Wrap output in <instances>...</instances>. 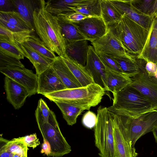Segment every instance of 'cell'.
I'll use <instances>...</instances> for the list:
<instances>
[{
    "instance_id": "cell-7",
    "label": "cell",
    "mask_w": 157,
    "mask_h": 157,
    "mask_svg": "<svg viewBox=\"0 0 157 157\" xmlns=\"http://www.w3.org/2000/svg\"><path fill=\"white\" fill-rule=\"evenodd\" d=\"M122 116L133 147H135L136 141L140 137L152 132L157 125V110L146 113L135 118Z\"/></svg>"
},
{
    "instance_id": "cell-24",
    "label": "cell",
    "mask_w": 157,
    "mask_h": 157,
    "mask_svg": "<svg viewBox=\"0 0 157 157\" xmlns=\"http://www.w3.org/2000/svg\"><path fill=\"white\" fill-rule=\"evenodd\" d=\"M20 46L24 52V57L28 58L34 67L37 75L51 67L53 60L44 57L22 44Z\"/></svg>"
},
{
    "instance_id": "cell-26",
    "label": "cell",
    "mask_w": 157,
    "mask_h": 157,
    "mask_svg": "<svg viewBox=\"0 0 157 157\" xmlns=\"http://www.w3.org/2000/svg\"><path fill=\"white\" fill-rule=\"evenodd\" d=\"M57 17L61 32L65 41L88 40L73 22L67 20L61 15Z\"/></svg>"
},
{
    "instance_id": "cell-40",
    "label": "cell",
    "mask_w": 157,
    "mask_h": 157,
    "mask_svg": "<svg viewBox=\"0 0 157 157\" xmlns=\"http://www.w3.org/2000/svg\"><path fill=\"white\" fill-rule=\"evenodd\" d=\"M21 138L28 147H32L33 149L40 144V141L36 133L26 135Z\"/></svg>"
},
{
    "instance_id": "cell-11",
    "label": "cell",
    "mask_w": 157,
    "mask_h": 157,
    "mask_svg": "<svg viewBox=\"0 0 157 157\" xmlns=\"http://www.w3.org/2000/svg\"><path fill=\"white\" fill-rule=\"evenodd\" d=\"M97 54L115 56L126 54L125 48L110 26L108 27L106 33L102 37L92 42Z\"/></svg>"
},
{
    "instance_id": "cell-19",
    "label": "cell",
    "mask_w": 157,
    "mask_h": 157,
    "mask_svg": "<svg viewBox=\"0 0 157 157\" xmlns=\"http://www.w3.org/2000/svg\"><path fill=\"white\" fill-rule=\"evenodd\" d=\"M138 57L157 64V17L153 18L146 43Z\"/></svg>"
},
{
    "instance_id": "cell-49",
    "label": "cell",
    "mask_w": 157,
    "mask_h": 157,
    "mask_svg": "<svg viewBox=\"0 0 157 157\" xmlns=\"http://www.w3.org/2000/svg\"><path fill=\"white\" fill-rule=\"evenodd\" d=\"M100 157H101V156H100Z\"/></svg>"
},
{
    "instance_id": "cell-46",
    "label": "cell",
    "mask_w": 157,
    "mask_h": 157,
    "mask_svg": "<svg viewBox=\"0 0 157 157\" xmlns=\"http://www.w3.org/2000/svg\"><path fill=\"white\" fill-rule=\"evenodd\" d=\"M13 154L0 145V157H13Z\"/></svg>"
},
{
    "instance_id": "cell-44",
    "label": "cell",
    "mask_w": 157,
    "mask_h": 157,
    "mask_svg": "<svg viewBox=\"0 0 157 157\" xmlns=\"http://www.w3.org/2000/svg\"><path fill=\"white\" fill-rule=\"evenodd\" d=\"M41 152L44 153L48 156H51V150L50 144L45 140L43 139V142L41 146Z\"/></svg>"
},
{
    "instance_id": "cell-18",
    "label": "cell",
    "mask_w": 157,
    "mask_h": 157,
    "mask_svg": "<svg viewBox=\"0 0 157 157\" xmlns=\"http://www.w3.org/2000/svg\"><path fill=\"white\" fill-rule=\"evenodd\" d=\"M119 66L124 75L131 78L140 71L147 62L138 56L127 53L117 56H110Z\"/></svg>"
},
{
    "instance_id": "cell-17",
    "label": "cell",
    "mask_w": 157,
    "mask_h": 157,
    "mask_svg": "<svg viewBox=\"0 0 157 157\" xmlns=\"http://www.w3.org/2000/svg\"><path fill=\"white\" fill-rule=\"evenodd\" d=\"M4 87L7 101L16 109L21 108L27 97H29L25 87L6 76L4 78Z\"/></svg>"
},
{
    "instance_id": "cell-15",
    "label": "cell",
    "mask_w": 157,
    "mask_h": 157,
    "mask_svg": "<svg viewBox=\"0 0 157 157\" xmlns=\"http://www.w3.org/2000/svg\"><path fill=\"white\" fill-rule=\"evenodd\" d=\"M109 0L122 16L127 17L149 31L153 18L135 9L130 0Z\"/></svg>"
},
{
    "instance_id": "cell-13",
    "label": "cell",
    "mask_w": 157,
    "mask_h": 157,
    "mask_svg": "<svg viewBox=\"0 0 157 157\" xmlns=\"http://www.w3.org/2000/svg\"><path fill=\"white\" fill-rule=\"evenodd\" d=\"M81 33L91 42L103 36L108 27L101 17H89L73 22Z\"/></svg>"
},
{
    "instance_id": "cell-39",
    "label": "cell",
    "mask_w": 157,
    "mask_h": 157,
    "mask_svg": "<svg viewBox=\"0 0 157 157\" xmlns=\"http://www.w3.org/2000/svg\"><path fill=\"white\" fill-rule=\"evenodd\" d=\"M0 40L18 44L16 41L14 34L10 31L0 25Z\"/></svg>"
},
{
    "instance_id": "cell-20",
    "label": "cell",
    "mask_w": 157,
    "mask_h": 157,
    "mask_svg": "<svg viewBox=\"0 0 157 157\" xmlns=\"http://www.w3.org/2000/svg\"><path fill=\"white\" fill-rule=\"evenodd\" d=\"M88 40H65L66 55L70 59L85 66L89 46Z\"/></svg>"
},
{
    "instance_id": "cell-31",
    "label": "cell",
    "mask_w": 157,
    "mask_h": 157,
    "mask_svg": "<svg viewBox=\"0 0 157 157\" xmlns=\"http://www.w3.org/2000/svg\"><path fill=\"white\" fill-rule=\"evenodd\" d=\"M22 44L46 58L54 61L58 57L40 39L34 35L31 34Z\"/></svg>"
},
{
    "instance_id": "cell-35",
    "label": "cell",
    "mask_w": 157,
    "mask_h": 157,
    "mask_svg": "<svg viewBox=\"0 0 157 157\" xmlns=\"http://www.w3.org/2000/svg\"><path fill=\"white\" fill-rule=\"evenodd\" d=\"M99 56L108 71L123 74L118 63L110 56L104 54Z\"/></svg>"
},
{
    "instance_id": "cell-22",
    "label": "cell",
    "mask_w": 157,
    "mask_h": 157,
    "mask_svg": "<svg viewBox=\"0 0 157 157\" xmlns=\"http://www.w3.org/2000/svg\"><path fill=\"white\" fill-rule=\"evenodd\" d=\"M60 57L82 86L95 83L92 77L85 66L70 59L66 55Z\"/></svg>"
},
{
    "instance_id": "cell-16",
    "label": "cell",
    "mask_w": 157,
    "mask_h": 157,
    "mask_svg": "<svg viewBox=\"0 0 157 157\" xmlns=\"http://www.w3.org/2000/svg\"><path fill=\"white\" fill-rule=\"evenodd\" d=\"M66 89L51 67L38 75L37 94L44 95Z\"/></svg>"
},
{
    "instance_id": "cell-10",
    "label": "cell",
    "mask_w": 157,
    "mask_h": 157,
    "mask_svg": "<svg viewBox=\"0 0 157 157\" xmlns=\"http://www.w3.org/2000/svg\"><path fill=\"white\" fill-rule=\"evenodd\" d=\"M0 72L25 87L30 97L37 93L38 75L25 67H0Z\"/></svg>"
},
{
    "instance_id": "cell-5",
    "label": "cell",
    "mask_w": 157,
    "mask_h": 157,
    "mask_svg": "<svg viewBox=\"0 0 157 157\" xmlns=\"http://www.w3.org/2000/svg\"><path fill=\"white\" fill-rule=\"evenodd\" d=\"M94 127L95 144L101 157H115L112 113L106 107L100 106L97 111Z\"/></svg>"
},
{
    "instance_id": "cell-38",
    "label": "cell",
    "mask_w": 157,
    "mask_h": 157,
    "mask_svg": "<svg viewBox=\"0 0 157 157\" xmlns=\"http://www.w3.org/2000/svg\"><path fill=\"white\" fill-rule=\"evenodd\" d=\"M97 121V116L93 112L89 110L83 115L82 120L83 125L89 128L94 127Z\"/></svg>"
},
{
    "instance_id": "cell-9",
    "label": "cell",
    "mask_w": 157,
    "mask_h": 157,
    "mask_svg": "<svg viewBox=\"0 0 157 157\" xmlns=\"http://www.w3.org/2000/svg\"><path fill=\"white\" fill-rule=\"evenodd\" d=\"M0 25L11 31L19 44H23L35 31L16 11H0Z\"/></svg>"
},
{
    "instance_id": "cell-6",
    "label": "cell",
    "mask_w": 157,
    "mask_h": 157,
    "mask_svg": "<svg viewBox=\"0 0 157 157\" xmlns=\"http://www.w3.org/2000/svg\"><path fill=\"white\" fill-rule=\"evenodd\" d=\"M111 113L115 157H136L138 154L131 145L123 116Z\"/></svg>"
},
{
    "instance_id": "cell-29",
    "label": "cell",
    "mask_w": 157,
    "mask_h": 157,
    "mask_svg": "<svg viewBox=\"0 0 157 157\" xmlns=\"http://www.w3.org/2000/svg\"><path fill=\"white\" fill-rule=\"evenodd\" d=\"M131 78L122 73L108 71L106 91L113 94L121 91L131 83Z\"/></svg>"
},
{
    "instance_id": "cell-25",
    "label": "cell",
    "mask_w": 157,
    "mask_h": 157,
    "mask_svg": "<svg viewBox=\"0 0 157 157\" xmlns=\"http://www.w3.org/2000/svg\"><path fill=\"white\" fill-rule=\"evenodd\" d=\"M54 102L61 110L63 118L67 124L72 126L75 124L78 116L86 110H89V107L77 105L69 103L60 101Z\"/></svg>"
},
{
    "instance_id": "cell-14",
    "label": "cell",
    "mask_w": 157,
    "mask_h": 157,
    "mask_svg": "<svg viewBox=\"0 0 157 157\" xmlns=\"http://www.w3.org/2000/svg\"><path fill=\"white\" fill-rule=\"evenodd\" d=\"M85 67L96 83L106 91L108 71L97 54L93 46L89 45Z\"/></svg>"
},
{
    "instance_id": "cell-1",
    "label": "cell",
    "mask_w": 157,
    "mask_h": 157,
    "mask_svg": "<svg viewBox=\"0 0 157 157\" xmlns=\"http://www.w3.org/2000/svg\"><path fill=\"white\" fill-rule=\"evenodd\" d=\"M40 6L33 13L34 26L40 39L52 51L58 56L66 55L65 44L58 23L57 17L48 12L45 1L40 0Z\"/></svg>"
},
{
    "instance_id": "cell-48",
    "label": "cell",
    "mask_w": 157,
    "mask_h": 157,
    "mask_svg": "<svg viewBox=\"0 0 157 157\" xmlns=\"http://www.w3.org/2000/svg\"><path fill=\"white\" fill-rule=\"evenodd\" d=\"M152 132L155 139V142L157 143V125L153 128Z\"/></svg>"
},
{
    "instance_id": "cell-42",
    "label": "cell",
    "mask_w": 157,
    "mask_h": 157,
    "mask_svg": "<svg viewBox=\"0 0 157 157\" xmlns=\"http://www.w3.org/2000/svg\"><path fill=\"white\" fill-rule=\"evenodd\" d=\"M0 11L8 12L16 11L12 0H0Z\"/></svg>"
},
{
    "instance_id": "cell-37",
    "label": "cell",
    "mask_w": 157,
    "mask_h": 157,
    "mask_svg": "<svg viewBox=\"0 0 157 157\" xmlns=\"http://www.w3.org/2000/svg\"><path fill=\"white\" fill-rule=\"evenodd\" d=\"M154 0H132L130 1L131 5L134 7L142 13L147 14Z\"/></svg>"
},
{
    "instance_id": "cell-41",
    "label": "cell",
    "mask_w": 157,
    "mask_h": 157,
    "mask_svg": "<svg viewBox=\"0 0 157 157\" xmlns=\"http://www.w3.org/2000/svg\"><path fill=\"white\" fill-rule=\"evenodd\" d=\"M60 15H62L66 19L72 22H78L85 18L89 17L83 14L75 11Z\"/></svg>"
},
{
    "instance_id": "cell-30",
    "label": "cell",
    "mask_w": 157,
    "mask_h": 157,
    "mask_svg": "<svg viewBox=\"0 0 157 157\" xmlns=\"http://www.w3.org/2000/svg\"><path fill=\"white\" fill-rule=\"evenodd\" d=\"M71 9L89 17H101V0H82Z\"/></svg>"
},
{
    "instance_id": "cell-4",
    "label": "cell",
    "mask_w": 157,
    "mask_h": 157,
    "mask_svg": "<svg viewBox=\"0 0 157 157\" xmlns=\"http://www.w3.org/2000/svg\"><path fill=\"white\" fill-rule=\"evenodd\" d=\"M110 27L127 53L137 56L141 53L149 31L125 16L118 23Z\"/></svg>"
},
{
    "instance_id": "cell-47",
    "label": "cell",
    "mask_w": 157,
    "mask_h": 157,
    "mask_svg": "<svg viewBox=\"0 0 157 157\" xmlns=\"http://www.w3.org/2000/svg\"><path fill=\"white\" fill-rule=\"evenodd\" d=\"M149 76L152 81L157 84V67L155 72L152 75Z\"/></svg>"
},
{
    "instance_id": "cell-36",
    "label": "cell",
    "mask_w": 157,
    "mask_h": 157,
    "mask_svg": "<svg viewBox=\"0 0 157 157\" xmlns=\"http://www.w3.org/2000/svg\"><path fill=\"white\" fill-rule=\"evenodd\" d=\"M25 67L20 60L7 56L0 52V67Z\"/></svg>"
},
{
    "instance_id": "cell-27",
    "label": "cell",
    "mask_w": 157,
    "mask_h": 157,
    "mask_svg": "<svg viewBox=\"0 0 157 157\" xmlns=\"http://www.w3.org/2000/svg\"><path fill=\"white\" fill-rule=\"evenodd\" d=\"M82 0H48L45 2L46 10L53 15H60L74 12L71 7L80 3Z\"/></svg>"
},
{
    "instance_id": "cell-43",
    "label": "cell",
    "mask_w": 157,
    "mask_h": 157,
    "mask_svg": "<svg viewBox=\"0 0 157 157\" xmlns=\"http://www.w3.org/2000/svg\"><path fill=\"white\" fill-rule=\"evenodd\" d=\"M157 67L156 63L150 61L147 62L145 65V69L148 76H151L155 72Z\"/></svg>"
},
{
    "instance_id": "cell-28",
    "label": "cell",
    "mask_w": 157,
    "mask_h": 157,
    "mask_svg": "<svg viewBox=\"0 0 157 157\" xmlns=\"http://www.w3.org/2000/svg\"><path fill=\"white\" fill-rule=\"evenodd\" d=\"M101 17L106 26H112L118 23L123 16L109 0H101Z\"/></svg>"
},
{
    "instance_id": "cell-3",
    "label": "cell",
    "mask_w": 157,
    "mask_h": 157,
    "mask_svg": "<svg viewBox=\"0 0 157 157\" xmlns=\"http://www.w3.org/2000/svg\"><path fill=\"white\" fill-rule=\"evenodd\" d=\"M105 91L104 88L94 83L85 86L66 89L44 96L51 101H62L90 108L101 102Z\"/></svg>"
},
{
    "instance_id": "cell-32",
    "label": "cell",
    "mask_w": 157,
    "mask_h": 157,
    "mask_svg": "<svg viewBox=\"0 0 157 157\" xmlns=\"http://www.w3.org/2000/svg\"><path fill=\"white\" fill-rule=\"evenodd\" d=\"M0 145L13 154H19L23 157H28V147L21 137L10 140L0 137Z\"/></svg>"
},
{
    "instance_id": "cell-34",
    "label": "cell",
    "mask_w": 157,
    "mask_h": 157,
    "mask_svg": "<svg viewBox=\"0 0 157 157\" xmlns=\"http://www.w3.org/2000/svg\"><path fill=\"white\" fill-rule=\"evenodd\" d=\"M52 111L45 101L42 99H40L35 113L37 124L48 122Z\"/></svg>"
},
{
    "instance_id": "cell-45",
    "label": "cell",
    "mask_w": 157,
    "mask_h": 157,
    "mask_svg": "<svg viewBox=\"0 0 157 157\" xmlns=\"http://www.w3.org/2000/svg\"><path fill=\"white\" fill-rule=\"evenodd\" d=\"M147 15L152 18L157 17V0H155Z\"/></svg>"
},
{
    "instance_id": "cell-2",
    "label": "cell",
    "mask_w": 157,
    "mask_h": 157,
    "mask_svg": "<svg viewBox=\"0 0 157 157\" xmlns=\"http://www.w3.org/2000/svg\"><path fill=\"white\" fill-rule=\"evenodd\" d=\"M113 95V105L107 108L112 113L135 118L155 110L146 97L129 85Z\"/></svg>"
},
{
    "instance_id": "cell-21",
    "label": "cell",
    "mask_w": 157,
    "mask_h": 157,
    "mask_svg": "<svg viewBox=\"0 0 157 157\" xmlns=\"http://www.w3.org/2000/svg\"><path fill=\"white\" fill-rule=\"evenodd\" d=\"M51 67L67 89L82 87L61 57L58 56Z\"/></svg>"
},
{
    "instance_id": "cell-23",
    "label": "cell",
    "mask_w": 157,
    "mask_h": 157,
    "mask_svg": "<svg viewBox=\"0 0 157 157\" xmlns=\"http://www.w3.org/2000/svg\"><path fill=\"white\" fill-rule=\"evenodd\" d=\"M38 1L30 0H12L16 11L19 13L31 28L34 30L33 13L36 8L40 5L38 6L40 0L37 2Z\"/></svg>"
},
{
    "instance_id": "cell-8",
    "label": "cell",
    "mask_w": 157,
    "mask_h": 157,
    "mask_svg": "<svg viewBox=\"0 0 157 157\" xmlns=\"http://www.w3.org/2000/svg\"><path fill=\"white\" fill-rule=\"evenodd\" d=\"M37 124L43 139L50 145L51 156L62 157L71 152V147L63 135L59 128L54 127L48 122Z\"/></svg>"
},
{
    "instance_id": "cell-12",
    "label": "cell",
    "mask_w": 157,
    "mask_h": 157,
    "mask_svg": "<svg viewBox=\"0 0 157 157\" xmlns=\"http://www.w3.org/2000/svg\"><path fill=\"white\" fill-rule=\"evenodd\" d=\"M131 79V82L129 85L146 97L150 101L153 109L157 110V84L150 78L145 66Z\"/></svg>"
},
{
    "instance_id": "cell-33",
    "label": "cell",
    "mask_w": 157,
    "mask_h": 157,
    "mask_svg": "<svg viewBox=\"0 0 157 157\" xmlns=\"http://www.w3.org/2000/svg\"><path fill=\"white\" fill-rule=\"evenodd\" d=\"M0 52L9 56L20 60L23 59L24 53L20 44L0 40Z\"/></svg>"
}]
</instances>
